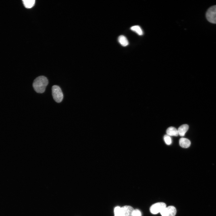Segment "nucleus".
Masks as SVG:
<instances>
[{"label":"nucleus","instance_id":"obj_1","mask_svg":"<svg viewBox=\"0 0 216 216\" xmlns=\"http://www.w3.org/2000/svg\"><path fill=\"white\" fill-rule=\"evenodd\" d=\"M48 83L47 78L43 76L37 77L34 81L33 87L35 91L38 93L44 92Z\"/></svg>","mask_w":216,"mask_h":216},{"label":"nucleus","instance_id":"obj_2","mask_svg":"<svg viewBox=\"0 0 216 216\" xmlns=\"http://www.w3.org/2000/svg\"><path fill=\"white\" fill-rule=\"evenodd\" d=\"M52 94L54 100L57 103L62 101L63 95L60 87L57 85L53 86L52 88Z\"/></svg>","mask_w":216,"mask_h":216},{"label":"nucleus","instance_id":"obj_3","mask_svg":"<svg viewBox=\"0 0 216 216\" xmlns=\"http://www.w3.org/2000/svg\"><path fill=\"white\" fill-rule=\"evenodd\" d=\"M206 17L209 22L216 24V5L210 7L206 13Z\"/></svg>","mask_w":216,"mask_h":216},{"label":"nucleus","instance_id":"obj_4","mask_svg":"<svg viewBox=\"0 0 216 216\" xmlns=\"http://www.w3.org/2000/svg\"><path fill=\"white\" fill-rule=\"evenodd\" d=\"M166 207L165 203L158 202L153 204L150 208V211L152 213L156 214L160 213Z\"/></svg>","mask_w":216,"mask_h":216},{"label":"nucleus","instance_id":"obj_5","mask_svg":"<svg viewBox=\"0 0 216 216\" xmlns=\"http://www.w3.org/2000/svg\"><path fill=\"white\" fill-rule=\"evenodd\" d=\"M176 213V209L173 206L165 207L160 212L162 216H175Z\"/></svg>","mask_w":216,"mask_h":216},{"label":"nucleus","instance_id":"obj_6","mask_svg":"<svg viewBox=\"0 0 216 216\" xmlns=\"http://www.w3.org/2000/svg\"><path fill=\"white\" fill-rule=\"evenodd\" d=\"M121 210L123 216H132L134 209L131 206H125L121 207Z\"/></svg>","mask_w":216,"mask_h":216},{"label":"nucleus","instance_id":"obj_7","mask_svg":"<svg viewBox=\"0 0 216 216\" xmlns=\"http://www.w3.org/2000/svg\"><path fill=\"white\" fill-rule=\"evenodd\" d=\"M179 144L182 148H187L189 147L190 145L191 142L188 139L181 138L179 140Z\"/></svg>","mask_w":216,"mask_h":216},{"label":"nucleus","instance_id":"obj_8","mask_svg":"<svg viewBox=\"0 0 216 216\" xmlns=\"http://www.w3.org/2000/svg\"><path fill=\"white\" fill-rule=\"evenodd\" d=\"M189 128V126L187 124H183L180 126L178 128V134L181 136H184L186 132Z\"/></svg>","mask_w":216,"mask_h":216},{"label":"nucleus","instance_id":"obj_9","mask_svg":"<svg viewBox=\"0 0 216 216\" xmlns=\"http://www.w3.org/2000/svg\"><path fill=\"white\" fill-rule=\"evenodd\" d=\"M167 134L169 136H177L178 134V130L175 127H170L166 130Z\"/></svg>","mask_w":216,"mask_h":216},{"label":"nucleus","instance_id":"obj_10","mask_svg":"<svg viewBox=\"0 0 216 216\" xmlns=\"http://www.w3.org/2000/svg\"><path fill=\"white\" fill-rule=\"evenodd\" d=\"M118 40L119 43L124 46H127L129 44L128 40L126 38L122 35L119 36Z\"/></svg>","mask_w":216,"mask_h":216},{"label":"nucleus","instance_id":"obj_11","mask_svg":"<svg viewBox=\"0 0 216 216\" xmlns=\"http://www.w3.org/2000/svg\"><path fill=\"white\" fill-rule=\"evenodd\" d=\"M23 3L25 7L28 8H32L34 5L35 1L34 0H23Z\"/></svg>","mask_w":216,"mask_h":216},{"label":"nucleus","instance_id":"obj_12","mask_svg":"<svg viewBox=\"0 0 216 216\" xmlns=\"http://www.w3.org/2000/svg\"><path fill=\"white\" fill-rule=\"evenodd\" d=\"M130 28L132 31L135 32L139 35H142L143 34V32L141 28L139 26H132Z\"/></svg>","mask_w":216,"mask_h":216},{"label":"nucleus","instance_id":"obj_13","mask_svg":"<svg viewBox=\"0 0 216 216\" xmlns=\"http://www.w3.org/2000/svg\"><path fill=\"white\" fill-rule=\"evenodd\" d=\"M114 212L115 216H123L122 213L121 208L120 207L117 206L116 207L114 210Z\"/></svg>","mask_w":216,"mask_h":216},{"label":"nucleus","instance_id":"obj_14","mask_svg":"<svg viewBox=\"0 0 216 216\" xmlns=\"http://www.w3.org/2000/svg\"><path fill=\"white\" fill-rule=\"evenodd\" d=\"M164 140L165 143L167 145H170L172 143V140L170 136L168 135H165L164 136Z\"/></svg>","mask_w":216,"mask_h":216},{"label":"nucleus","instance_id":"obj_15","mask_svg":"<svg viewBox=\"0 0 216 216\" xmlns=\"http://www.w3.org/2000/svg\"><path fill=\"white\" fill-rule=\"evenodd\" d=\"M132 216H142L141 212L138 209H134Z\"/></svg>","mask_w":216,"mask_h":216},{"label":"nucleus","instance_id":"obj_16","mask_svg":"<svg viewBox=\"0 0 216 216\" xmlns=\"http://www.w3.org/2000/svg\"><path fill=\"white\" fill-rule=\"evenodd\" d=\"M114 216H115V215H114Z\"/></svg>","mask_w":216,"mask_h":216}]
</instances>
